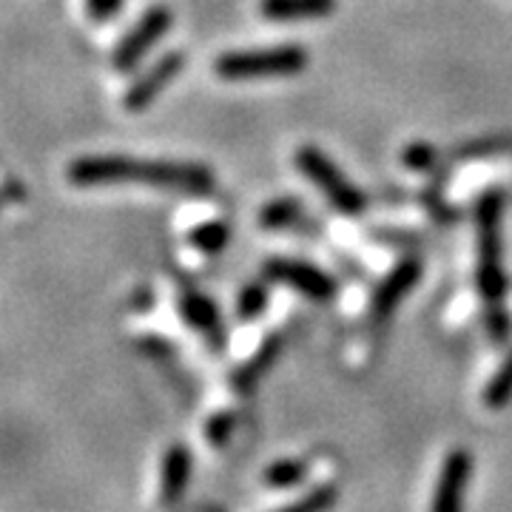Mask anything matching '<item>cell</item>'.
Here are the masks:
<instances>
[{"label": "cell", "instance_id": "cell-1", "mask_svg": "<svg viewBox=\"0 0 512 512\" xmlns=\"http://www.w3.org/2000/svg\"><path fill=\"white\" fill-rule=\"evenodd\" d=\"M69 183L77 188H106V185H146L154 191L205 197L214 194L217 177L208 165L177 163V160H146L126 154H89L77 157L66 168Z\"/></svg>", "mask_w": 512, "mask_h": 512}, {"label": "cell", "instance_id": "cell-2", "mask_svg": "<svg viewBox=\"0 0 512 512\" xmlns=\"http://www.w3.org/2000/svg\"><path fill=\"white\" fill-rule=\"evenodd\" d=\"M476 285L484 302L487 330L493 342H507L510 313H507V271H504V191L487 188L476 205Z\"/></svg>", "mask_w": 512, "mask_h": 512}, {"label": "cell", "instance_id": "cell-3", "mask_svg": "<svg viewBox=\"0 0 512 512\" xmlns=\"http://www.w3.org/2000/svg\"><path fill=\"white\" fill-rule=\"evenodd\" d=\"M308 49L299 43H279L265 49H237L214 60L220 80L245 83V80H271V77H296L308 69Z\"/></svg>", "mask_w": 512, "mask_h": 512}, {"label": "cell", "instance_id": "cell-4", "mask_svg": "<svg viewBox=\"0 0 512 512\" xmlns=\"http://www.w3.org/2000/svg\"><path fill=\"white\" fill-rule=\"evenodd\" d=\"M293 165L308 177L316 191L325 194L333 211H339L342 217H362L367 208L365 194L350 183V177L330 160L328 154L319 146H302L293 154Z\"/></svg>", "mask_w": 512, "mask_h": 512}, {"label": "cell", "instance_id": "cell-5", "mask_svg": "<svg viewBox=\"0 0 512 512\" xmlns=\"http://www.w3.org/2000/svg\"><path fill=\"white\" fill-rule=\"evenodd\" d=\"M171 23H174V15H171V9L163 6V3L146 9V12L140 15V20H137L126 35L120 37V43L114 46V52H111V66L120 74L134 72V69L146 60L148 52L171 32Z\"/></svg>", "mask_w": 512, "mask_h": 512}, {"label": "cell", "instance_id": "cell-6", "mask_svg": "<svg viewBox=\"0 0 512 512\" xmlns=\"http://www.w3.org/2000/svg\"><path fill=\"white\" fill-rule=\"evenodd\" d=\"M262 274L271 282H279L291 291L302 293L311 302H330L336 296V279L313 265L308 259H293V256H274L262 265Z\"/></svg>", "mask_w": 512, "mask_h": 512}, {"label": "cell", "instance_id": "cell-7", "mask_svg": "<svg viewBox=\"0 0 512 512\" xmlns=\"http://www.w3.org/2000/svg\"><path fill=\"white\" fill-rule=\"evenodd\" d=\"M185 60L188 57L183 52H165L160 55L151 66H148L146 72H140L134 80H131V86L123 94V106L131 114H137V111H146L160 94L180 77V72L185 69Z\"/></svg>", "mask_w": 512, "mask_h": 512}, {"label": "cell", "instance_id": "cell-8", "mask_svg": "<svg viewBox=\"0 0 512 512\" xmlns=\"http://www.w3.org/2000/svg\"><path fill=\"white\" fill-rule=\"evenodd\" d=\"M473 478V456L464 447H453L439 470V481L433 490L430 512H464L467 490Z\"/></svg>", "mask_w": 512, "mask_h": 512}, {"label": "cell", "instance_id": "cell-9", "mask_svg": "<svg viewBox=\"0 0 512 512\" xmlns=\"http://www.w3.org/2000/svg\"><path fill=\"white\" fill-rule=\"evenodd\" d=\"M421 274H424V265H421L419 256H404V259H399L387 271L382 282L376 285L373 296H370V313L376 319H387L390 313L402 305L404 296L419 285Z\"/></svg>", "mask_w": 512, "mask_h": 512}, {"label": "cell", "instance_id": "cell-10", "mask_svg": "<svg viewBox=\"0 0 512 512\" xmlns=\"http://www.w3.org/2000/svg\"><path fill=\"white\" fill-rule=\"evenodd\" d=\"M194 476V456L185 444H171L165 450L160 464V504L165 510L177 507L188 493V484Z\"/></svg>", "mask_w": 512, "mask_h": 512}, {"label": "cell", "instance_id": "cell-11", "mask_svg": "<svg viewBox=\"0 0 512 512\" xmlns=\"http://www.w3.org/2000/svg\"><path fill=\"white\" fill-rule=\"evenodd\" d=\"M177 311H180V319H183L188 328H194L197 333H202V336L211 342V348L222 350V339H225V333H222L220 308H217L208 296H202V293H194V291L180 293V299H177Z\"/></svg>", "mask_w": 512, "mask_h": 512}, {"label": "cell", "instance_id": "cell-12", "mask_svg": "<svg viewBox=\"0 0 512 512\" xmlns=\"http://www.w3.org/2000/svg\"><path fill=\"white\" fill-rule=\"evenodd\" d=\"M339 0H259V15L276 23L319 20L336 12Z\"/></svg>", "mask_w": 512, "mask_h": 512}, {"label": "cell", "instance_id": "cell-13", "mask_svg": "<svg viewBox=\"0 0 512 512\" xmlns=\"http://www.w3.org/2000/svg\"><path fill=\"white\" fill-rule=\"evenodd\" d=\"M279 350H282V339H279V336H268V339L259 345V350H256L254 356L234 373V387H237L239 393L254 390V384L271 370V365L276 362V356H279Z\"/></svg>", "mask_w": 512, "mask_h": 512}, {"label": "cell", "instance_id": "cell-14", "mask_svg": "<svg viewBox=\"0 0 512 512\" xmlns=\"http://www.w3.org/2000/svg\"><path fill=\"white\" fill-rule=\"evenodd\" d=\"M231 242V228L222 220H208L188 231V245L200 254H220Z\"/></svg>", "mask_w": 512, "mask_h": 512}, {"label": "cell", "instance_id": "cell-15", "mask_svg": "<svg viewBox=\"0 0 512 512\" xmlns=\"http://www.w3.org/2000/svg\"><path fill=\"white\" fill-rule=\"evenodd\" d=\"M305 478H308V464L296 458H279L274 464H268L262 473L265 487H274V490H293L305 484Z\"/></svg>", "mask_w": 512, "mask_h": 512}, {"label": "cell", "instance_id": "cell-16", "mask_svg": "<svg viewBox=\"0 0 512 512\" xmlns=\"http://www.w3.org/2000/svg\"><path fill=\"white\" fill-rule=\"evenodd\" d=\"M299 217H302V202L282 197V200H271L259 211V225L265 231H285V228H293Z\"/></svg>", "mask_w": 512, "mask_h": 512}, {"label": "cell", "instance_id": "cell-17", "mask_svg": "<svg viewBox=\"0 0 512 512\" xmlns=\"http://www.w3.org/2000/svg\"><path fill=\"white\" fill-rule=\"evenodd\" d=\"M512 402V350L504 356V362L498 365L490 382L484 387V404L490 410H504Z\"/></svg>", "mask_w": 512, "mask_h": 512}, {"label": "cell", "instance_id": "cell-18", "mask_svg": "<svg viewBox=\"0 0 512 512\" xmlns=\"http://www.w3.org/2000/svg\"><path fill=\"white\" fill-rule=\"evenodd\" d=\"M339 504V490L333 484H322L311 493H305L302 498H296L291 504L279 507L276 512H330Z\"/></svg>", "mask_w": 512, "mask_h": 512}, {"label": "cell", "instance_id": "cell-19", "mask_svg": "<svg viewBox=\"0 0 512 512\" xmlns=\"http://www.w3.org/2000/svg\"><path fill=\"white\" fill-rule=\"evenodd\" d=\"M268 302H271V293L262 282H251L239 291L237 299V313L242 322H256L262 313L268 311Z\"/></svg>", "mask_w": 512, "mask_h": 512}, {"label": "cell", "instance_id": "cell-20", "mask_svg": "<svg viewBox=\"0 0 512 512\" xmlns=\"http://www.w3.org/2000/svg\"><path fill=\"white\" fill-rule=\"evenodd\" d=\"M231 430H234V416L231 413H217L205 421V436L214 447H222L225 441L231 439Z\"/></svg>", "mask_w": 512, "mask_h": 512}, {"label": "cell", "instance_id": "cell-21", "mask_svg": "<svg viewBox=\"0 0 512 512\" xmlns=\"http://www.w3.org/2000/svg\"><path fill=\"white\" fill-rule=\"evenodd\" d=\"M123 3L126 0H86V15L94 23H106V20L117 18L123 12Z\"/></svg>", "mask_w": 512, "mask_h": 512}, {"label": "cell", "instance_id": "cell-22", "mask_svg": "<svg viewBox=\"0 0 512 512\" xmlns=\"http://www.w3.org/2000/svg\"><path fill=\"white\" fill-rule=\"evenodd\" d=\"M433 148L424 146V143H413L410 148H404V165L407 168H413V171H424V168H430L433 165Z\"/></svg>", "mask_w": 512, "mask_h": 512}, {"label": "cell", "instance_id": "cell-23", "mask_svg": "<svg viewBox=\"0 0 512 512\" xmlns=\"http://www.w3.org/2000/svg\"><path fill=\"white\" fill-rule=\"evenodd\" d=\"M23 194H26V191H20L18 180L9 177V180H6V202H15L18 197H23Z\"/></svg>", "mask_w": 512, "mask_h": 512}]
</instances>
